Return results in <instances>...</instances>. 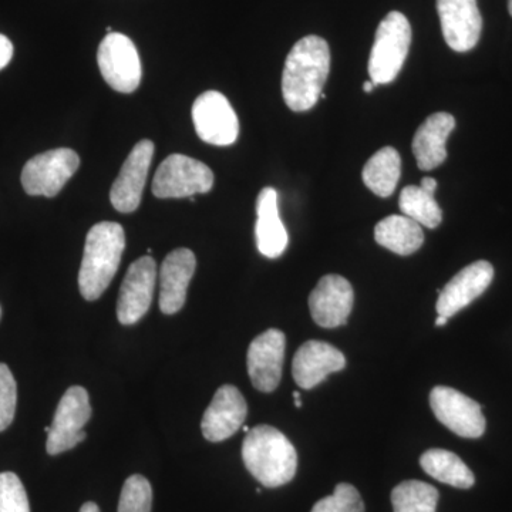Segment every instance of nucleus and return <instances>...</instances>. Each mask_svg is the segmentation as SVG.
<instances>
[{
  "label": "nucleus",
  "instance_id": "nucleus-1",
  "mask_svg": "<svg viewBox=\"0 0 512 512\" xmlns=\"http://www.w3.org/2000/svg\"><path fill=\"white\" fill-rule=\"evenodd\" d=\"M330 49L322 37L311 35L295 43L286 57L282 74V96L296 113L315 107L328 80Z\"/></svg>",
  "mask_w": 512,
  "mask_h": 512
},
{
  "label": "nucleus",
  "instance_id": "nucleus-2",
  "mask_svg": "<svg viewBox=\"0 0 512 512\" xmlns=\"http://www.w3.org/2000/svg\"><path fill=\"white\" fill-rule=\"evenodd\" d=\"M242 460L249 473L268 488L291 483L298 470V453L291 441L266 424L248 431L242 444Z\"/></svg>",
  "mask_w": 512,
  "mask_h": 512
},
{
  "label": "nucleus",
  "instance_id": "nucleus-3",
  "mask_svg": "<svg viewBox=\"0 0 512 512\" xmlns=\"http://www.w3.org/2000/svg\"><path fill=\"white\" fill-rule=\"evenodd\" d=\"M126 249V234L117 222H99L87 234L79 288L86 301H96L119 271Z\"/></svg>",
  "mask_w": 512,
  "mask_h": 512
},
{
  "label": "nucleus",
  "instance_id": "nucleus-4",
  "mask_svg": "<svg viewBox=\"0 0 512 512\" xmlns=\"http://www.w3.org/2000/svg\"><path fill=\"white\" fill-rule=\"evenodd\" d=\"M412 43V26L403 13L390 12L376 30L375 45L369 57L370 80L392 83L402 72Z\"/></svg>",
  "mask_w": 512,
  "mask_h": 512
},
{
  "label": "nucleus",
  "instance_id": "nucleus-5",
  "mask_svg": "<svg viewBox=\"0 0 512 512\" xmlns=\"http://www.w3.org/2000/svg\"><path fill=\"white\" fill-rule=\"evenodd\" d=\"M214 173L207 164L183 154H171L158 167L153 180L157 198H191L214 187Z\"/></svg>",
  "mask_w": 512,
  "mask_h": 512
},
{
  "label": "nucleus",
  "instance_id": "nucleus-6",
  "mask_svg": "<svg viewBox=\"0 0 512 512\" xmlns=\"http://www.w3.org/2000/svg\"><path fill=\"white\" fill-rule=\"evenodd\" d=\"M92 417L89 393L82 386L67 389L57 406L52 426L47 433L46 450L50 456L72 450L86 440L83 427Z\"/></svg>",
  "mask_w": 512,
  "mask_h": 512
},
{
  "label": "nucleus",
  "instance_id": "nucleus-7",
  "mask_svg": "<svg viewBox=\"0 0 512 512\" xmlns=\"http://www.w3.org/2000/svg\"><path fill=\"white\" fill-rule=\"evenodd\" d=\"M79 167V154L70 148L46 151L23 167V188L33 197H56Z\"/></svg>",
  "mask_w": 512,
  "mask_h": 512
},
{
  "label": "nucleus",
  "instance_id": "nucleus-8",
  "mask_svg": "<svg viewBox=\"0 0 512 512\" xmlns=\"http://www.w3.org/2000/svg\"><path fill=\"white\" fill-rule=\"evenodd\" d=\"M97 63L101 76L116 92L133 93L140 86L143 76L140 56L136 45L123 33H107L101 40Z\"/></svg>",
  "mask_w": 512,
  "mask_h": 512
},
{
  "label": "nucleus",
  "instance_id": "nucleus-9",
  "mask_svg": "<svg viewBox=\"0 0 512 512\" xmlns=\"http://www.w3.org/2000/svg\"><path fill=\"white\" fill-rule=\"evenodd\" d=\"M192 121L198 137L211 146H232L238 140L237 113L227 97L220 92L210 90L194 101Z\"/></svg>",
  "mask_w": 512,
  "mask_h": 512
},
{
  "label": "nucleus",
  "instance_id": "nucleus-10",
  "mask_svg": "<svg viewBox=\"0 0 512 512\" xmlns=\"http://www.w3.org/2000/svg\"><path fill=\"white\" fill-rule=\"evenodd\" d=\"M430 406L434 416L448 430L466 439H478L485 431V417L480 404L466 394L437 386L431 390Z\"/></svg>",
  "mask_w": 512,
  "mask_h": 512
},
{
  "label": "nucleus",
  "instance_id": "nucleus-11",
  "mask_svg": "<svg viewBox=\"0 0 512 512\" xmlns=\"http://www.w3.org/2000/svg\"><path fill=\"white\" fill-rule=\"evenodd\" d=\"M157 282V265L151 256H143L128 268L117 301V318L121 325H134L143 319L153 302Z\"/></svg>",
  "mask_w": 512,
  "mask_h": 512
},
{
  "label": "nucleus",
  "instance_id": "nucleus-12",
  "mask_svg": "<svg viewBox=\"0 0 512 512\" xmlns=\"http://www.w3.org/2000/svg\"><path fill=\"white\" fill-rule=\"evenodd\" d=\"M153 157L154 143L150 140H141L128 154L110 191L111 204L117 211L131 214L140 207Z\"/></svg>",
  "mask_w": 512,
  "mask_h": 512
},
{
  "label": "nucleus",
  "instance_id": "nucleus-13",
  "mask_svg": "<svg viewBox=\"0 0 512 512\" xmlns=\"http://www.w3.org/2000/svg\"><path fill=\"white\" fill-rule=\"evenodd\" d=\"M284 332L269 329L252 340L248 349V373L256 390L272 393L282 379L285 362Z\"/></svg>",
  "mask_w": 512,
  "mask_h": 512
},
{
  "label": "nucleus",
  "instance_id": "nucleus-14",
  "mask_svg": "<svg viewBox=\"0 0 512 512\" xmlns=\"http://www.w3.org/2000/svg\"><path fill=\"white\" fill-rule=\"evenodd\" d=\"M436 3L447 45L458 53L474 49L483 30L477 0H436Z\"/></svg>",
  "mask_w": 512,
  "mask_h": 512
},
{
  "label": "nucleus",
  "instance_id": "nucleus-15",
  "mask_svg": "<svg viewBox=\"0 0 512 512\" xmlns=\"http://www.w3.org/2000/svg\"><path fill=\"white\" fill-rule=\"evenodd\" d=\"M355 303V292L348 279L340 275H326L309 296V308L316 325L333 329L348 323Z\"/></svg>",
  "mask_w": 512,
  "mask_h": 512
},
{
  "label": "nucleus",
  "instance_id": "nucleus-16",
  "mask_svg": "<svg viewBox=\"0 0 512 512\" xmlns=\"http://www.w3.org/2000/svg\"><path fill=\"white\" fill-rule=\"evenodd\" d=\"M248 416V404L237 387L225 384L215 393L214 399L202 417L201 429L205 439L220 443L234 436Z\"/></svg>",
  "mask_w": 512,
  "mask_h": 512
},
{
  "label": "nucleus",
  "instance_id": "nucleus-17",
  "mask_svg": "<svg viewBox=\"0 0 512 512\" xmlns=\"http://www.w3.org/2000/svg\"><path fill=\"white\" fill-rule=\"evenodd\" d=\"M494 279V268L490 262L477 261L466 266L440 292L436 309L440 316L456 315L478 296L487 291Z\"/></svg>",
  "mask_w": 512,
  "mask_h": 512
},
{
  "label": "nucleus",
  "instance_id": "nucleus-18",
  "mask_svg": "<svg viewBox=\"0 0 512 512\" xmlns=\"http://www.w3.org/2000/svg\"><path fill=\"white\" fill-rule=\"evenodd\" d=\"M343 353L329 343L309 340L293 357V380L302 389L311 390L330 375L345 369Z\"/></svg>",
  "mask_w": 512,
  "mask_h": 512
},
{
  "label": "nucleus",
  "instance_id": "nucleus-19",
  "mask_svg": "<svg viewBox=\"0 0 512 512\" xmlns=\"http://www.w3.org/2000/svg\"><path fill=\"white\" fill-rule=\"evenodd\" d=\"M195 266L197 259L190 249L178 248L165 256L160 269V309L165 315L184 308Z\"/></svg>",
  "mask_w": 512,
  "mask_h": 512
},
{
  "label": "nucleus",
  "instance_id": "nucleus-20",
  "mask_svg": "<svg viewBox=\"0 0 512 512\" xmlns=\"http://www.w3.org/2000/svg\"><path fill=\"white\" fill-rule=\"evenodd\" d=\"M255 237L256 247L262 255L269 259L279 258L288 247V232L282 224L278 210V192L266 187L259 192L256 200Z\"/></svg>",
  "mask_w": 512,
  "mask_h": 512
},
{
  "label": "nucleus",
  "instance_id": "nucleus-21",
  "mask_svg": "<svg viewBox=\"0 0 512 512\" xmlns=\"http://www.w3.org/2000/svg\"><path fill=\"white\" fill-rule=\"evenodd\" d=\"M456 119L448 113H436L427 117L413 138V154L420 170L431 171L447 158L446 143Z\"/></svg>",
  "mask_w": 512,
  "mask_h": 512
},
{
  "label": "nucleus",
  "instance_id": "nucleus-22",
  "mask_svg": "<svg viewBox=\"0 0 512 512\" xmlns=\"http://www.w3.org/2000/svg\"><path fill=\"white\" fill-rule=\"evenodd\" d=\"M375 239L394 254L407 256L424 244V232L420 224L406 215H390L376 225Z\"/></svg>",
  "mask_w": 512,
  "mask_h": 512
},
{
  "label": "nucleus",
  "instance_id": "nucleus-23",
  "mask_svg": "<svg viewBox=\"0 0 512 512\" xmlns=\"http://www.w3.org/2000/svg\"><path fill=\"white\" fill-rule=\"evenodd\" d=\"M420 466L434 480L451 485V487L467 490L476 483L473 471L457 454L451 453V451L440 450V448L426 451L420 457Z\"/></svg>",
  "mask_w": 512,
  "mask_h": 512
},
{
  "label": "nucleus",
  "instance_id": "nucleus-24",
  "mask_svg": "<svg viewBox=\"0 0 512 512\" xmlns=\"http://www.w3.org/2000/svg\"><path fill=\"white\" fill-rule=\"evenodd\" d=\"M402 175V158L393 147H383L367 161L363 181L373 194L387 198L396 190Z\"/></svg>",
  "mask_w": 512,
  "mask_h": 512
},
{
  "label": "nucleus",
  "instance_id": "nucleus-25",
  "mask_svg": "<svg viewBox=\"0 0 512 512\" xmlns=\"http://www.w3.org/2000/svg\"><path fill=\"white\" fill-rule=\"evenodd\" d=\"M400 211L421 227L434 229L443 220V211L433 194L421 190L416 185L403 188L399 198Z\"/></svg>",
  "mask_w": 512,
  "mask_h": 512
},
{
  "label": "nucleus",
  "instance_id": "nucleus-26",
  "mask_svg": "<svg viewBox=\"0 0 512 512\" xmlns=\"http://www.w3.org/2000/svg\"><path fill=\"white\" fill-rule=\"evenodd\" d=\"M439 491L423 481H404L392 493L394 512H436Z\"/></svg>",
  "mask_w": 512,
  "mask_h": 512
},
{
  "label": "nucleus",
  "instance_id": "nucleus-27",
  "mask_svg": "<svg viewBox=\"0 0 512 512\" xmlns=\"http://www.w3.org/2000/svg\"><path fill=\"white\" fill-rule=\"evenodd\" d=\"M153 507V488L143 476H131L121 490L119 510L117 512H151Z\"/></svg>",
  "mask_w": 512,
  "mask_h": 512
},
{
  "label": "nucleus",
  "instance_id": "nucleus-28",
  "mask_svg": "<svg viewBox=\"0 0 512 512\" xmlns=\"http://www.w3.org/2000/svg\"><path fill=\"white\" fill-rule=\"evenodd\" d=\"M0 512H30L28 494L15 473H0Z\"/></svg>",
  "mask_w": 512,
  "mask_h": 512
},
{
  "label": "nucleus",
  "instance_id": "nucleus-29",
  "mask_svg": "<svg viewBox=\"0 0 512 512\" xmlns=\"http://www.w3.org/2000/svg\"><path fill=\"white\" fill-rule=\"evenodd\" d=\"M18 386L5 363H0V431L8 429L15 419Z\"/></svg>",
  "mask_w": 512,
  "mask_h": 512
},
{
  "label": "nucleus",
  "instance_id": "nucleus-30",
  "mask_svg": "<svg viewBox=\"0 0 512 512\" xmlns=\"http://www.w3.org/2000/svg\"><path fill=\"white\" fill-rule=\"evenodd\" d=\"M332 495L342 512H365V503L353 485L338 484Z\"/></svg>",
  "mask_w": 512,
  "mask_h": 512
},
{
  "label": "nucleus",
  "instance_id": "nucleus-31",
  "mask_svg": "<svg viewBox=\"0 0 512 512\" xmlns=\"http://www.w3.org/2000/svg\"><path fill=\"white\" fill-rule=\"evenodd\" d=\"M13 57L12 42L5 35H0V70L5 69Z\"/></svg>",
  "mask_w": 512,
  "mask_h": 512
},
{
  "label": "nucleus",
  "instance_id": "nucleus-32",
  "mask_svg": "<svg viewBox=\"0 0 512 512\" xmlns=\"http://www.w3.org/2000/svg\"><path fill=\"white\" fill-rule=\"evenodd\" d=\"M311 512H342V510H340L333 495H329V497L322 498V500L313 505Z\"/></svg>",
  "mask_w": 512,
  "mask_h": 512
},
{
  "label": "nucleus",
  "instance_id": "nucleus-33",
  "mask_svg": "<svg viewBox=\"0 0 512 512\" xmlns=\"http://www.w3.org/2000/svg\"><path fill=\"white\" fill-rule=\"evenodd\" d=\"M437 185L439 184H437V181L434 180V178L426 177L423 178V180H421L420 188L421 190L429 192V194L434 195V192H436L437 190Z\"/></svg>",
  "mask_w": 512,
  "mask_h": 512
},
{
  "label": "nucleus",
  "instance_id": "nucleus-34",
  "mask_svg": "<svg viewBox=\"0 0 512 512\" xmlns=\"http://www.w3.org/2000/svg\"><path fill=\"white\" fill-rule=\"evenodd\" d=\"M80 512H101L99 505L96 503H92V501H89V503L83 504V507L80 508Z\"/></svg>",
  "mask_w": 512,
  "mask_h": 512
},
{
  "label": "nucleus",
  "instance_id": "nucleus-35",
  "mask_svg": "<svg viewBox=\"0 0 512 512\" xmlns=\"http://www.w3.org/2000/svg\"><path fill=\"white\" fill-rule=\"evenodd\" d=\"M376 84L372 82V80H367L365 84H363V90L366 93H372L375 90Z\"/></svg>",
  "mask_w": 512,
  "mask_h": 512
},
{
  "label": "nucleus",
  "instance_id": "nucleus-36",
  "mask_svg": "<svg viewBox=\"0 0 512 512\" xmlns=\"http://www.w3.org/2000/svg\"><path fill=\"white\" fill-rule=\"evenodd\" d=\"M448 322V318L446 316H440L436 319V326H446Z\"/></svg>",
  "mask_w": 512,
  "mask_h": 512
},
{
  "label": "nucleus",
  "instance_id": "nucleus-37",
  "mask_svg": "<svg viewBox=\"0 0 512 512\" xmlns=\"http://www.w3.org/2000/svg\"><path fill=\"white\" fill-rule=\"evenodd\" d=\"M293 399H301V393L293 392Z\"/></svg>",
  "mask_w": 512,
  "mask_h": 512
},
{
  "label": "nucleus",
  "instance_id": "nucleus-38",
  "mask_svg": "<svg viewBox=\"0 0 512 512\" xmlns=\"http://www.w3.org/2000/svg\"><path fill=\"white\" fill-rule=\"evenodd\" d=\"M295 406L296 407H302V400L301 399H295Z\"/></svg>",
  "mask_w": 512,
  "mask_h": 512
},
{
  "label": "nucleus",
  "instance_id": "nucleus-39",
  "mask_svg": "<svg viewBox=\"0 0 512 512\" xmlns=\"http://www.w3.org/2000/svg\"><path fill=\"white\" fill-rule=\"evenodd\" d=\"M508 10H510V15L512 16V0H508Z\"/></svg>",
  "mask_w": 512,
  "mask_h": 512
}]
</instances>
